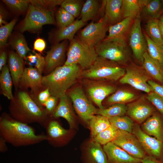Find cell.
<instances>
[{
    "mask_svg": "<svg viewBox=\"0 0 163 163\" xmlns=\"http://www.w3.org/2000/svg\"><path fill=\"white\" fill-rule=\"evenodd\" d=\"M0 137L15 147L34 145L46 140V134H37L33 127L5 112L0 117Z\"/></svg>",
    "mask_w": 163,
    "mask_h": 163,
    "instance_id": "1",
    "label": "cell"
},
{
    "mask_svg": "<svg viewBox=\"0 0 163 163\" xmlns=\"http://www.w3.org/2000/svg\"><path fill=\"white\" fill-rule=\"evenodd\" d=\"M8 109L13 118L28 124L37 123L44 127L50 117L45 108L40 107L25 90L16 92Z\"/></svg>",
    "mask_w": 163,
    "mask_h": 163,
    "instance_id": "2",
    "label": "cell"
},
{
    "mask_svg": "<svg viewBox=\"0 0 163 163\" xmlns=\"http://www.w3.org/2000/svg\"><path fill=\"white\" fill-rule=\"evenodd\" d=\"M82 70L78 65L64 64L43 76L42 86L44 88L49 89L51 95L59 99L66 94L69 88L81 76Z\"/></svg>",
    "mask_w": 163,
    "mask_h": 163,
    "instance_id": "3",
    "label": "cell"
},
{
    "mask_svg": "<svg viewBox=\"0 0 163 163\" xmlns=\"http://www.w3.org/2000/svg\"><path fill=\"white\" fill-rule=\"evenodd\" d=\"M98 56L94 47L87 44L76 36L70 41L64 64L78 65L82 70H85L92 65Z\"/></svg>",
    "mask_w": 163,
    "mask_h": 163,
    "instance_id": "4",
    "label": "cell"
},
{
    "mask_svg": "<svg viewBox=\"0 0 163 163\" xmlns=\"http://www.w3.org/2000/svg\"><path fill=\"white\" fill-rule=\"evenodd\" d=\"M125 72L126 69L118 63L98 56L89 68L82 70L81 76L87 79L116 81Z\"/></svg>",
    "mask_w": 163,
    "mask_h": 163,
    "instance_id": "5",
    "label": "cell"
},
{
    "mask_svg": "<svg viewBox=\"0 0 163 163\" xmlns=\"http://www.w3.org/2000/svg\"><path fill=\"white\" fill-rule=\"evenodd\" d=\"M53 11H48L30 4L24 19L18 25L20 32H37L46 24H56Z\"/></svg>",
    "mask_w": 163,
    "mask_h": 163,
    "instance_id": "6",
    "label": "cell"
},
{
    "mask_svg": "<svg viewBox=\"0 0 163 163\" xmlns=\"http://www.w3.org/2000/svg\"><path fill=\"white\" fill-rule=\"evenodd\" d=\"M99 57L115 62L124 63L128 58L125 40L105 38L95 47Z\"/></svg>",
    "mask_w": 163,
    "mask_h": 163,
    "instance_id": "7",
    "label": "cell"
},
{
    "mask_svg": "<svg viewBox=\"0 0 163 163\" xmlns=\"http://www.w3.org/2000/svg\"><path fill=\"white\" fill-rule=\"evenodd\" d=\"M66 94L71 100L77 113L84 121L88 123L97 114L98 109L88 100L81 87L72 89Z\"/></svg>",
    "mask_w": 163,
    "mask_h": 163,
    "instance_id": "8",
    "label": "cell"
},
{
    "mask_svg": "<svg viewBox=\"0 0 163 163\" xmlns=\"http://www.w3.org/2000/svg\"><path fill=\"white\" fill-rule=\"evenodd\" d=\"M109 26L104 15L97 22L92 21L80 31L78 37L85 43L95 47L105 38Z\"/></svg>",
    "mask_w": 163,
    "mask_h": 163,
    "instance_id": "9",
    "label": "cell"
},
{
    "mask_svg": "<svg viewBox=\"0 0 163 163\" xmlns=\"http://www.w3.org/2000/svg\"><path fill=\"white\" fill-rule=\"evenodd\" d=\"M132 133L137 138L148 155L163 161V142L145 133L135 123Z\"/></svg>",
    "mask_w": 163,
    "mask_h": 163,
    "instance_id": "10",
    "label": "cell"
},
{
    "mask_svg": "<svg viewBox=\"0 0 163 163\" xmlns=\"http://www.w3.org/2000/svg\"><path fill=\"white\" fill-rule=\"evenodd\" d=\"M56 119L50 117L43 127L46 130V141L53 146L59 147L67 143L71 132L70 129L64 128Z\"/></svg>",
    "mask_w": 163,
    "mask_h": 163,
    "instance_id": "11",
    "label": "cell"
},
{
    "mask_svg": "<svg viewBox=\"0 0 163 163\" xmlns=\"http://www.w3.org/2000/svg\"><path fill=\"white\" fill-rule=\"evenodd\" d=\"M112 142L136 158L142 159L146 155L139 142L132 133L118 130L117 135Z\"/></svg>",
    "mask_w": 163,
    "mask_h": 163,
    "instance_id": "12",
    "label": "cell"
},
{
    "mask_svg": "<svg viewBox=\"0 0 163 163\" xmlns=\"http://www.w3.org/2000/svg\"><path fill=\"white\" fill-rule=\"evenodd\" d=\"M129 42L135 57L142 63L143 55L147 51V46L145 38L142 33L139 16L133 22L129 32Z\"/></svg>",
    "mask_w": 163,
    "mask_h": 163,
    "instance_id": "13",
    "label": "cell"
},
{
    "mask_svg": "<svg viewBox=\"0 0 163 163\" xmlns=\"http://www.w3.org/2000/svg\"><path fill=\"white\" fill-rule=\"evenodd\" d=\"M68 41L64 40L61 42L53 44L46 52L45 57V65L43 71L45 75L49 74L56 68L63 65V63L64 64Z\"/></svg>",
    "mask_w": 163,
    "mask_h": 163,
    "instance_id": "14",
    "label": "cell"
},
{
    "mask_svg": "<svg viewBox=\"0 0 163 163\" xmlns=\"http://www.w3.org/2000/svg\"><path fill=\"white\" fill-rule=\"evenodd\" d=\"M148 77L137 67L131 66L127 67L124 75L120 80L122 84H127L136 89L149 93L152 91L148 83Z\"/></svg>",
    "mask_w": 163,
    "mask_h": 163,
    "instance_id": "15",
    "label": "cell"
},
{
    "mask_svg": "<svg viewBox=\"0 0 163 163\" xmlns=\"http://www.w3.org/2000/svg\"><path fill=\"white\" fill-rule=\"evenodd\" d=\"M43 76L35 68H25L20 79L19 87L21 89H31L32 93L37 94L44 88L42 85Z\"/></svg>",
    "mask_w": 163,
    "mask_h": 163,
    "instance_id": "16",
    "label": "cell"
},
{
    "mask_svg": "<svg viewBox=\"0 0 163 163\" xmlns=\"http://www.w3.org/2000/svg\"><path fill=\"white\" fill-rule=\"evenodd\" d=\"M101 145L92 139L87 142L82 151L83 163H109Z\"/></svg>",
    "mask_w": 163,
    "mask_h": 163,
    "instance_id": "17",
    "label": "cell"
},
{
    "mask_svg": "<svg viewBox=\"0 0 163 163\" xmlns=\"http://www.w3.org/2000/svg\"><path fill=\"white\" fill-rule=\"evenodd\" d=\"M103 147L109 163H142V159L133 157L112 142Z\"/></svg>",
    "mask_w": 163,
    "mask_h": 163,
    "instance_id": "18",
    "label": "cell"
},
{
    "mask_svg": "<svg viewBox=\"0 0 163 163\" xmlns=\"http://www.w3.org/2000/svg\"><path fill=\"white\" fill-rule=\"evenodd\" d=\"M86 23L81 19L76 20L71 24L62 28H58L49 35V40L53 44L59 43L62 41L73 40L75 34Z\"/></svg>",
    "mask_w": 163,
    "mask_h": 163,
    "instance_id": "19",
    "label": "cell"
},
{
    "mask_svg": "<svg viewBox=\"0 0 163 163\" xmlns=\"http://www.w3.org/2000/svg\"><path fill=\"white\" fill-rule=\"evenodd\" d=\"M87 91L92 101L100 109L104 108L103 101L108 95L113 93L116 88L113 86L99 82L92 83L88 86Z\"/></svg>",
    "mask_w": 163,
    "mask_h": 163,
    "instance_id": "20",
    "label": "cell"
},
{
    "mask_svg": "<svg viewBox=\"0 0 163 163\" xmlns=\"http://www.w3.org/2000/svg\"><path fill=\"white\" fill-rule=\"evenodd\" d=\"M69 98L66 94L59 98L58 105L51 117L57 119L62 117L69 124L70 129L76 126V119Z\"/></svg>",
    "mask_w": 163,
    "mask_h": 163,
    "instance_id": "21",
    "label": "cell"
},
{
    "mask_svg": "<svg viewBox=\"0 0 163 163\" xmlns=\"http://www.w3.org/2000/svg\"><path fill=\"white\" fill-rule=\"evenodd\" d=\"M105 4V0L101 2L97 0H87L81 9V19L86 23L89 20L99 19L101 12H104Z\"/></svg>",
    "mask_w": 163,
    "mask_h": 163,
    "instance_id": "22",
    "label": "cell"
},
{
    "mask_svg": "<svg viewBox=\"0 0 163 163\" xmlns=\"http://www.w3.org/2000/svg\"><path fill=\"white\" fill-rule=\"evenodd\" d=\"M153 111L150 106L140 101L129 104L127 106V114L131 119L139 123L143 122Z\"/></svg>",
    "mask_w": 163,
    "mask_h": 163,
    "instance_id": "23",
    "label": "cell"
},
{
    "mask_svg": "<svg viewBox=\"0 0 163 163\" xmlns=\"http://www.w3.org/2000/svg\"><path fill=\"white\" fill-rule=\"evenodd\" d=\"M142 130L163 142V118L158 113H154L142 125Z\"/></svg>",
    "mask_w": 163,
    "mask_h": 163,
    "instance_id": "24",
    "label": "cell"
},
{
    "mask_svg": "<svg viewBox=\"0 0 163 163\" xmlns=\"http://www.w3.org/2000/svg\"><path fill=\"white\" fill-rule=\"evenodd\" d=\"M24 60L17 53L11 50L9 53L8 66L15 88H19L20 79L24 72Z\"/></svg>",
    "mask_w": 163,
    "mask_h": 163,
    "instance_id": "25",
    "label": "cell"
},
{
    "mask_svg": "<svg viewBox=\"0 0 163 163\" xmlns=\"http://www.w3.org/2000/svg\"><path fill=\"white\" fill-rule=\"evenodd\" d=\"M134 20L130 18H126L114 25L110 26L109 34L105 38L126 41Z\"/></svg>",
    "mask_w": 163,
    "mask_h": 163,
    "instance_id": "26",
    "label": "cell"
},
{
    "mask_svg": "<svg viewBox=\"0 0 163 163\" xmlns=\"http://www.w3.org/2000/svg\"><path fill=\"white\" fill-rule=\"evenodd\" d=\"M123 0H106L104 16L110 26L114 25L121 21L122 14Z\"/></svg>",
    "mask_w": 163,
    "mask_h": 163,
    "instance_id": "27",
    "label": "cell"
},
{
    "mask_svg": "<svg viewBox=\"0 0 163 163\" xmlns=\"http://www.w3.org/2000/svg\"><path fill=\"white\" fill-rule=\"evenodd\" d=\"M142 63L143 68L150 76L163 83V68L149 56L147 51L143 55Z\"/></svg>",
    "mask_w": 163,
    "mask_h": 163,
    "instance_id": "28",
    "label": "cell"
},
{
    "mask_svg": "<svg viewBox=\"0 0 163 163\" xmlns=\"http://www.w3.org/2000/svg\"><path fill=\"white\" fill-rule=\"evenodd\" d=\"M149 0H123L122 14L123 18H130L134 19L139 14Z\"/></svg>",
    "mask_w": 163,
    "mask_h": 163,
    "instance_id": "29",
    "label": "cell"
},
{
    "mask_svg": "<svg viewBox=\"0 0 163 163\" xmlns=\"http://www.w3.org/2000/svg\"><path fill=\"white\" fill-rule=\"evenodd\" d=\"M9 43L11 47L23 60H26L27 55L30 50L28 47L25 37L22 33L18 32L13 34Z\"/></svg>",
    "mask_w": 163,
    "mask_h": 163,
    "instance_id": "30",
    "label": "cell"
},
{
    "mask_svg": "<svg viewBox=\"0 0 163 163\" xmlns=\"http://www.w3.org/2000/svg\"><path fill=\"white\" fill-rule=\"evenodd\" d=\"M1 71L0 86L1 94L11 100L14 97L12 93L13 82L8 66L6 65Z\"/></svg>",
    "mask_w": 163,
    "mask_h": 163,
    "instance_id": "31",
    "label": "cell"
},
{
    "mask_svg": "<svg viewBox=\"0 0 163 163\" xmlns=\"http://www.w3.org/2000/svg\"><path fill=\"white\" fill-rule=\"evenodd\" d=\"M91 139L111 125L109 119L102 116L94 115L88 122Z\"/></svg>",
    "mask_w": 163,
    "mask_h": 163,
    "instance_id": "32",
    "label": "cell"
},
{
    "mask_svg": "<svg viewBox=\"0 0 163 163\" xmlns=\"http://www.w3.org/2000/svg\"><path fill=\"white\" fill-rule=\"evenodd\" d=\"M143 35L146 42L147 51L148 54L163 68V46L154 42L146 33H144Z\"/></svg>",
    "mask_w": 163,
    "mask_h": 163,
    "instance_id": "33",
    "label": "cell"
},
{
    "mask_svg": "<svg viewBox=\"0 0 163 163\" xmlns=\"http://www.w3.org/2000/svg\"><path fill=\"white\" fill-rule=\"evenodd\" d=\"M159 20L150 19L145 26L146 34L150 38L158 45L163 46V39L162 37L159 26Z\"/></svg>",
    "mask_w": 163,
    "mask_h": 163,
    "instance_id": "34",
    "label": "cell"
},
{
    "mask_svg": "<svg viewBox=\"0 0 163 163\" xmlns=\"http://www.w3.org/2000/svg\"><path fill=\"white\" fill-rule=\"evenodd\" d=\"M163 5L161 1L150 0L144 6L141 11L143 14L149 19H158L161 14Z\"/></svg>",
    "mask_w": 163,
    "mask_h": 163,
    "instance_id": "35",
    "label": "cell"
},
{
    "mask_svg": "<svg viewBox=\"0 0 163 163\" xmlns=\"http://www.w3.org/2000/svg\"><path fill=\"white\" fill-rule=\"evenodd\" d=\"M127 106L124 104H115L107 108L98 109L97 115L108 119L117 116H122L127 113Z\"/></svg>",
    "mask_w": 163,
    "mask_h": 163,
    "instance_id": "36",
    "label": "cell"
},
{
    "mask_svg": "<svg viewBox=\"0 0 163 163\" xmlns=\"http://www.w3.org/2000/svg\"><path fill=\"white\" fill-rule=\"evenodd\" d=\"M111 125L117 129L132 133L135 123L132 120L126 116L115 117L108 119Z\"/></svg>",
    "mask_w": 163,
    "mask_h": 163,
    "instance_id": "37",
    "label": "cell"
},
{
    "mask_svg": "<svg viewBox=\"0 0 163 163\" xmlns=\"http://www.w3.org/2000/svg\"><path fill=\"white\" fill-rule=\"evenodd\" d=\"M2 1L14 13H26L30 4L29 0H3Z\"/></svg>",
    "mask_w": 163,
    "mask_h": 163,
    "instance_id": "38",
    "label": "cell"
},
{
    "mask_svg": "<svg viewBox=\"0 0 163 163\" xmlns=\"http://www.w3.org/2000/svg\"><path fill=\"white\" fill-rule=\"evenodd\" d=\"M136 96L133 93L124 90H119L114 92L107 100L108 103L124 104L131 101L135 99Z\"/></svg>",
    "mask_w": 163,
    "mask_h": 163,
    "instance_id": "39",
    "label": "cell"
},
{
    "mask_svg": "<svg viewBox=\"0 0 163 163\" xmlns=\"http://www.w3.org/2000/svg\"><path fill=\"white\" fill-rule=\"evenodd\" d=\"M118 132V130L111 125L92 139L104 145L112 142L117 137Z\"/></svg>",
    "mask_w": 163,
    "mask_h": 163,
    "instance_id": "40",
    "label": "cell"
},
{
    "mask_svg": "<svg viewBox=\"0 0 163 163\" xmlns=\"http://www.w3.org/2000/svg\"><path fill=\"white\" fill-rule=\"evenodd\" d=\"M84 2L81 0H63L60 6L75 18L80 14Z\"/></svg>",
    "mask_w": 163,
    "mask_h": 163,
    "instance_id": "41",
    "label": "cell"
},
{
    "mask_svg": "<svg viewBox=\"0 0 163 163\" xmlns=\"http://www.w3.org/2000/svg\"><path fill=\"white\" fill-rule=\"evenodd\" d=\"M75 18L60 7L56 15V22L58 28L66 27L73 23Z\"/></svg>",
    "mask_w": 163,
    "mask_h": 163,
    "instance_id": "42",
    "label": "cell"
},
{
    "mask_svg": "<svg viewBox=\"0 0 163 163\" xmlns=\"http://www.w3.org/2000/svg\"><path fill=\"white\" fill-rule=\"evenodd\" d=\"M17 19L14 18L10 22L0 27V47L3 48L8 44V37L17 21Z\"/></svg>",
    "mask_w": 163,
    "mask_h": 163,
    "instance_id": "43",
    "label": "cell"
},
{
    "mask_svg": "<svg viewBox=\"0 0 163 163\" xmlns=\"http://www.w3.org/2000/svg\"><path fill=\"white\" fill-rule=\"evenodd\" d=\"M63 0H29L30 4L44 10L53 11L56 6L61 5Z\"/></svg>",
    "mask_w": 163,
    "mask_h": 163,
    "instance_id": "44",
    "label": "cell"
},
{
    "mask_svg": "<svg viewBox=\"0 0 163 163\" xmlns=\"http://www.w3.org/2000/svg\"><path fill=\"white\" fill-rule=\"evenodd\" d=\"M146 98L159 112L163 114V97L155 92L152 91L148 93Z\"/></svg>",
    "mask_w": 163,
    "mask_h": 163,
    "instance_id": "45",
    "label": "cell"
},
{
    "mask_svg": "<svg viewBox=\"0 0 163 163\" xmlns=\"http://www.w3.org/2000/svg\"><path fill=\"white\" fill-rule=\"evenodd\" d=\"M59 99L56 96L51 95L44 104V107L50 117L52 115L58 105Z\"/></svg>",
    "mask_w": 163,
    "mask_h": 163,
    "instance_id": "46",
    "label": "cell"
},
{
    "mask_svg": "<svg viewBox=\"0 0 163 163\" xmlns=\"http://www.w3.org/2000/svg\"><path fill=\"white\" fill-rule=\"evenodd\" d=\"M37 94V98L34 101L40 107L44 108L45 103L51 96L49 89L47 88L44 89L36 95Z\"/></svg>",
    "mask_w": 163,
    "mask_h": 163,
    "instance_id": "47",
    "label": "cell"
},
{
    "mask_svg": "<svg viewBox=\"0 0 163 163\" xmlns=\"http://www.w3.org/2000/svg\"><path fill=\"white\" fill-rule=\"evenodd\" d=\"M34 52L36 55V57L33 65L34 66L35 68L42 74L44 71L45 65V57L40 53H37L34 51Z\"/></svg>",
    "mask_w": 163,
    "mask_h": 163,
    "instance_id": "48",
    "label": "cell"
},
{
    "mask_svg": "<svg viewBox=\"0 0 163 163\" xmlns=\"http://www.w3.org/2000/svg\"><path fill=\"white\" fill-rule=\"evenodd\" d=\"M148 83L151 87L152 91L163 97V85L152 80H149Z\"/></svg>",
    "mask_w": 163,
    "mask_h": 163,
    "instance_id": "49",
    "label": "cell"
},
{
    "mask_svg": "<svg viewBox=\"0 0 163 163\" xmlns=\"http://www.w3.org/2000/svg\"><path fill=\"white\" fill-rule=\"evenodd\" d=\"M46 43L45 41L41 38H38L35 41L34 44V50H36L40 53L42 52L45 49Z\"/></svg>",
    "mask_w": 163,
    "mask_h": 163,
    "instance_id": "50",
    "label": "cell"
},
{
    "mask_svg": "<svg viewBox=\"0 0 163 163\" xmlns=\"http://www.w3.org/2000/svg\"><path fill=\"white\" fill-rule=\"evenodd\" d=\"M7 59V54L5 50L1 51L0 53V70L6 65Z\"/></svg>",
    "mask_w": 163,
    "mask_h": 163,
    "instance_id": "51",
    "label": "cell"
},
{
    "mask_svg": "<svg viewBox=\"0 0 163 163\" xmlns=\"http://www.w3.org/2000/svg\"><path fill=\"white\" fill-rule=\"evenodd\" d=\"M142 163H163V161L159 160L147 155L142 159Z\"/></svg>",
    "mask_w": 163,
    "mask_h": 163,
    "instance_id": "52",
    "label": "cell"
},
{
    "mask_svg": "<svg viewBox=\"0 0 163 163\" xmlns=\"http://www.w3.org/2000/svg\"><path fill=\"white\" fill-rule=\"evenodd\" d=\"M6 142L2 137H0V152L5 153L8 150V148L6 145Z\"/></svg>",
    "mask_w": 163,
    "mask_h": 163,
    "instance_id": "53",
    "label": "cell"
},
{
    "mask_svg": "<svg viewBox=\"0 0 163 163\" xmlns=\"http://www.w3.org/2000/svg\"><path fill=\"white\" fill-rule=\"evenodd\" d=\"M159 27L161 35L163 39V24L159 21Z\"/></svg>",
    "mask_w": 163,
    "mask_h": 163,
    "instance_id": "54",
    "label": "cell"
},
{
    "mask_svg": "<svg viewBox=\"0 0 163 163\" xmlns=\"http://www.w3.org/2000/svg\"><path fill=\"white\" fill-rule=\"evenodd\" d=\"M159 21L163 24V15L160 16Z\"/></svg>",
    "mask_w": 163,
    "mask_h": 163,
    "instance_id": "55",
    "label": "cell"
},
{
    "mask_svg": "<svg viewBox=\"0 0 163 163\" xmlns=\"http://www.w3.org/2000/svg\"><path fill=\"white\" fill-rule=\"evenodd\" d=\"M161 2H162L163 4V0H161Z\"/></svg>",
    "mask_w": 163,
    "mask_h": 163,
    "instance_id": "56",
    "label": "cell"
}]
</instances>
